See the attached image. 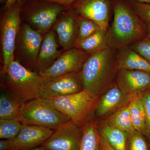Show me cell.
Here are the masks:
<instances>
[{
	"mask_svg": "<svg viewBox=\"0 0 150 150\" xmlns=\"http://www.w3.org/2000/svg\"><path fill=\"white\" fill-rule=\"evenodd\" d=\"M66 10L60 4L44 0H31L24 8L28 21L42 34L48 33L58 16Z\"/></svg>",
	"mask_w": 150,
	"mask_h": 150,
	"instance_id": "cell-7",
	"label": "cell"
},
{
	"mask_svg": "<svg viewBox=\"0 0 150 150\" xmlns=\"http://www.w3.org/2000/svg\"><path fill=\"white\" fill-rule=\"evenodd\" d=\"M54 26L59 44L65 51L74 47L77 40L78 23L74 15L68 11L62 13Z\"/></svg>",
	"mask_w": 150,
	"mask_h": 150,
	"instance_id": "cell-15",
	"label": "cell"
},
{
	"mask_svg": "<svg viewBox=\"0 0 150 150\" xmlns=\"http://www.w3.org/2000/svg\"><path fill=\"white\" fill-rule=\"evenodd\" d=\"M42 34L28 24H24L20 33V49L30 69H35L43 40Z\"/></svg>",
	"mask_w": 150,
	"mask_h": 150,
	"instance_id": "cell-13",
	"label": "cell"
},
{
	"mask_svg": "<svg viewBox=\"0 0 150 150\" xmlns=\"http://www.w3.org/2000/svg\"><path fill=\"white\" fill-rule=\"evenodd\" d=\"M150 64V39L146 37L144 39L132 43L129 46Z\"/></svg>",
	"mask_w": 150,
	"mask_h": 150,
	"instance_id": "cell-28",
	"label": "cell"
},
{
	"mask_svg": "<svg viewBox=\"0 0 150 150\" xmlns=\"http://www.w3.org/2000/svg\"><path fill=\"white\" fill-rule=\"evenodd\" d=\"M21 121L23 124L54 130L69 122V118L46 98L38 97L21 105Z\"/></svg>",
	"mask_w": 150,
	"mask_h": 150,
	"instance_id": "cell-5",
	"label": "cell"
},
{
	"mask_svg": "<svg viewBox=\"0 0 150 150\" xmlns=\"http://www.w3.org/2000/svg\"><path fill=\"white\" fill-rule=\"evenodd\" d=\"M115 50L108 47L89 56L80 71L83 89L99 96L110 86L118 70Z\"/></svg>",
	"mask_w": 150,
	"mask_h": 150,
	"instance_id": "cell-2",
	"label": "cell"
},
{
	"mask_svg": "<svg viewBox=\"0 0 150 150\" xmlns=\"http://www.w3.org/2000/svg\"><path fill=\"white\" fill-rule=\"evenodd\" d=\"M79 150H100V134L95 121L91 119L84 126Z\"/></svg>",
	"mask_w": 150,
	"mask_h": 150,
	"instance_id": "cell-23",
	"label": "cell"
},
{
	"mask_svg": "<svg viewBox=\"0 0 150 150\" xmlns=\"http://www.w3.org/2000/svg\"><path fill=\"white\" fill-rule=\"evenodd\" d=\"M131 98L115 85L109 88L97 105L95 112L98 117L111 115L130 101Z\"/></svg>",
	"mask_w": 150,
	"mask_h": 150,
	"instance_id": "cell-16",
	"label": "cell"
},
{
	"mask_svg": "<svg viewBox=\"0 0 150 150\" xmlns=\"http://www.w3.org/2000/svg\"><path fill=\"white\" fill-rule=\"evenodd\" d=\"M67 10L92 21L102 29L108 28L110 13L109 0H78Z\"/></svg>",
	"mask_w": 150,
	"mask_h": 150,
	"instance_id": "cell-11",
	"label": "cell"
},
{
	"mask_svg": "<svg viewBox=\"0 0 150 150\" xmlns=\"http://www.w3.org/2000/svg\"><path fill=\"white\" fill-rule=\"evenodd\" d=\"M129 103L110 115L105 121L108 124L125 131L128 134L135 130L131 121L129 111Z\"/></svg>",
	"mask_w": 150,
	"mask_h": 150,
	"instance_id": "cell-24",
	"label": "cell"
},
{
	"mask_svg": "<svg viewBox=\"0 0 150 150\" xmlns=\"http://www.w3.org/2000/svg\"><path fill=\"white\" fill-rule=\"evenodd\" d=\"M74 14L76 19L78 23L76 40H84L91 36L99 30L102 29L98 24L92 21L82 17L78 16Z\"/></svg>",
	"mask_w": 150,
	"mask_h": 150,
	"instance_id": "cell-25",
	"label": "cell"
},
{
	"mask_svg": "<svg viewBox=\"0 0 150 150\" xmlns=\"http://www.w3.org/2000/svg\"><path fill=\"white\" fill-rule=\"evenodd\" d=\"M142 96L146 117L145 135L150 140V89L144 93Z\"/></svg>",
	"mask_w": 150,
	"mask_h": 150,
	"instance_id": "cell-30",
	"label": "cell"
},
{
	"mask_svg": "<svg viewBox=\"0 0 150 150\" xmlns=\"http://www.w3.org/2000/svg\"><path fill=\"white\" fill-rule=\"evenodd\" d=\"M83 129L70 121L57 129L40 146L45 150H79Z\"/></svg>",
	"mask_w": 150,
	"mask_h": 150,
	"instance_id": "cell-8",
	"label": "cell"
},
{
	"mask_svg": "<svg viewBox=\"0 0 150 150\" xmlns=\"http://www.w3.org/2000/svg\"><path fill=\"white\" fill-rule=\"evenodd\" d=\"M12 139H2L0 141V150H11Z\"/></svg>",
	"mask_w": 150,
	"mask_h": 150,
	"instance_id": "cell-34",
	"label": "cell"
},
{
	"mask_svg": "<svg viewBox=\"0 0 150 150\" xmlns=\"http://www.w3.org/2000/svg\"><path fill=\"white\" fill-rule=\"evenodd\" d=\"M23 124L12 119H0V139H13L18 135Z\"/></svg>",
	"mask_w": 150,
	"mask_h": 150,
	"instance_id": "cell-26",
	"label": "cell"
},
{
	"mask_svg": "<svg viewBox=\"0 0 150 150\" xmlns=\"http://www.w3.org/2000/svg\"><path fill=\"white\" fill-rule=\"evenodd\" d=\"M99 96L83 89L67 96L47 99L59 111L79 127L83 128L92 119Z\"/></svg>",
	"mask_w": 150,
	"mask_h": 150,
	"instance_id": "cell-4",
	"label": "cell"
},
{
	"mask_svg": "<svg viewBox=\"0 0 150 150\" xmlns=\"http://www.w3.org/2000/svg\"><path fill=\"white\" fill-rule=\"evenodd\" d=\"M98 129L100 134L105 137L112 148L116 150H128V133L106 122L101 124Z\"/></svg>",
	"mask_w": 150,
	"mask_h": 150,
	"instance_id": "cell-20",
	"label": "cell"
},
{
	"mask_svg": "<svg viewBox=\"0 0 150 150\" xmlns=\"http://www.w3.org/2000/svg\"><path fill=\"white\" fill-rule=\"evenodd\" d=\"M129 5L143 20L150 23V4L129 1Z\"/></svg>",
	"mask_w": 150,
	"mask_h": 150,
	"instance_id": "cell-29",
	"label": "cell"
},
{
	"mask_svg": "<svg viewBox=\"0 0 150 150\" xmlns=\"http://www.w3.org/2000/svg\"><path fill=\"white\" fill-rule=\"evenodd\" d=\"M118 69L140 70L150 73V64L129 46L118 49L116 54Z\"/></svg>",
	"mask_w": 150,
	"mask_h": 150,
	"instance_id": "cell-18",
	"label": "cell"
},
{
	"mask_svg": "<svg viewBox=\"0 0 150 150\" xmlns=\"http://www.w3.org/2000/svg\"><path fill=\"white\" fill-rule=\"evenodd\" d=\"M28 0H6L4 6V9H7L11 7L16 4L24 5Z\"/></svg>",
	"mask_w": 150,
	"mask_h": 150,
	"instance_id": "cell-33",
	"label": "cell"
},
{
	"mask_svg": "<svg viewBox=\"0 0 150 150\" xmlns=\"http://www.w3.org/2000/svg\"><path fill=\"white\" fill-rule=\"evenodd\" d=\"M44 1L58 3L64 7L67 10L70 7L78 0H44Z\"/></svg>",
	"mask_w": 150,
	"mask_h": 150,
	"instance_id": "cell-31",
	"label": "cell"
},
{
	"mask_svg": "<svg viewBox=\"0 0 150 150\" xmlns=\"http://www.w3.org/2000/svg\"><path fill=\"white\" fill-rule=\"evenodd\" d=\"M100 150H116L112 148L108 143L105 137L100 134Z\"/></svg>",
	"mask_w": 150,
	"mask_h": 150,
	"instance_id": "cell-32",
	"label": "cell"
},
{
	"mask_svg": "<svg viewBox=\"0 0 150 150\" xmlns=\"http://www.w3.org/2000/svg\"><path fill=\"white\" fill-rule=\"evenodd\" d=\"M83 90L80 72L71 73L44 80L40 97L48 99L67 96Z\"/></svg>",
	"mask_w": 150,
	"mask_h": 150,
	"instance_id": "cell-10",
	"label": "cell"
},
{
	"mask_svg": "<svg viewBox=\"0 0 150 150\" xmlns=\"http://www.w3.org/2000/svg\"><path fill=\"white\" fill-rule=\"evenodd\" d=\"M91 55L73 48L62 53L50 67L38 73L46 80L73 73L81 71L83 66Z\"/></svg>",
	"mask_w": 150,
	"mask_h": 150,
	"instance_id": "cell-9",
	"label": "cell"
},
{
	"mask_svg": "<svg viewBox=\"0 0 150 150\" xmlns=\"http://www.w3.org/2000/svg\"><path fill=\"white\" fill-rule=\"evenodd\" d=\"M142 94L133 97L129 101V108L134 129L145 135L146 117Z\"/></svg>",
	"mask_w": 150,
	"mask_h": 150,
	"instance_id": "cell-21",
	"label": "cell"
},
{
	"mask_svg": "<svg viewBox=\"0 0 150 150\" xmlns=\"http://www.w3.org/2000/svg\"><path fill=\"white\" fill-rule=\"evenodd\" d=\"M26 150H45L43 148L40 147V146L38 147L34 148V149H31Z\"/></svg>",
	"mask_w": 150,
	"mask_h": 150,
	"instance_id": "cell-37",
	"label": "cell"
},
{
	"mask_svg": "<svg viewBox=\"0 0 150 150\" xmlns=\"http://www.w3.org/2000/svg\"><path fill=\"white\" fill-rule=\"evenodd\" d=\"M24 5L16 4L4 10L1 22V44L3 65L1 75L5 74L10 65L14 61L16 40L19 29L21 13Z\"/></svg>",
	"mask_w": 150,
	"mask_h": 150,
	"instance_id": "cell-6",
	"label": "cell"
},
{
	"mask_svg": "<svg viewBox=\"0 0 150 150\" xmlns=\"http://www.w3.org/2000/svg\"><path fill=\"white\" fill-rule=\"evenodd\" d=\"M146 27L147 29L148 37L150 39V23H147Z\"/></svg>",
	"mask_w": 150,
	"mask_h": 150,
	"instance_id": "cell-36",
	"label": "cell"
},
{
	"mask_svg": "<svg viewBox=\"0 0 150 150\" xmlns=\"http://www.w3.org/2000/svg\"><path fill=\"white\" fill-rule=\"evenodd\" d=\"M143 134L134 130L128 134V150H148L147 143Z\"/></svg>",
	"mask_w": 150,
	"mask_h": 150,
	"instance_id": "cell-27",
	"label": "cell"
},
{
	"mask_svg": "<svg viewBox=\"0 0 150 150\" xmlns=\"http://www.w3.org/2000/svg\"><path fill=\"white\" fill-rule=\"evenodd\" d=\"M2 76V89L20 104L40 97L44 79L35 71L14 60Z\"/></svg>",
	"mask_w": 150,
	"mask_h": 150,
	"instance_id": "cell-3",
	"label": "cell"
},
{
	"mask_svg": "<svg viewBox=\"0 0 150 150\" xmlns=\"http://www.w3.org/2000/svg\"><path fill=\"white\" fill-rule=\"evenodd\" d=\"M21 104L2 89L0 96V119H12L21 121Z\"/></svg>",
	"mask_w": 150,
	"mask_h": 150,
	"instance_id": "cell-22",
	"label": "cell"
},
{
	"mask_svg": "<svg viewBox=\"0 0 150 150\" xmlns=\"http://www.w3.org/2000/svg\"><path fill=\"white\" fill-rule=\"evenodd\" d=\"M6 1V0H0V2H1V4H5Z\"/></svg>",
	"mask_w": 150,
	"mask_h": 150,
	"instance_id": "cell-38",
	"label": "cell"
},
{
	"mask_svg": "<svg viewBox=\"0 0 150 150\" xmlns=\"http://www.w3.org/2000/svg\"><path fill=\"white\" fill-rule=\"evenodd\" d=\"M113 21L108 30V46L115 50L144 39L147 29L129 4L114 1Z\"/></svg>",
	"mask_w": 150,
	"mask_h": 150,
	"instance_id": "cell-1",
	"label": "cell"
},
{
	"mask_svg": "<svg viewBox=\"0 0 150 150\" xmlns=\"http://www.w3.org/2000/svg\"><path fill=\"white\" fill-rule=\"evenodd\" d=\"M54 132L48 128L23 124L18 135L12 139L11 150H26L40 146Z\"/></svg>",
	"mask_w": 150,
	"mask_h": 150,
	"instance_id": "cell-14",
	"label": "cell"
},
{
	"mask_svg": "<svg viewBox=\"0 0 150 150\" xmlns=\"http://www.w3.org/2000/svg\"><path fill=\"white\" fill-rule=\"evenodd\" d=\"M58 49L54 33L49 31L43 38L38 58L36 71L40 73L50 67L62 54Z\"/></svg>",
	"mask_w": 150,
	"mask_h": 150,
	"instance_id": "cell-17",
	"label": "cell"
},
{
	"mask_svg": "<svg viewBox=\"0 0 150 150\" xmlns=\"http://www.w3.org/2000/svg\"><path fill=\"white\" fill-rule=\"evenodd\" d=\"M116 76V85L131 98L150 89V73L147 72L118 69Z\"/></svg>",
	"mask_w": 150,
	"mask_h": 150,
	"instance_id": "cell-12",
	"label": "cell"
},
{
	"mask_svg": "<svg viewBox=\"0 0 150 150\" xmlns=\"http://www.w3.org/2000/svg\"><path fill=\"white\" fill-rule=\"evenodd\" d=\"M113 1H126V0H113ZM129 1H134L138 2L147 3L150 4V0H126Z\"/></svg>",
	"mask_w": 150,
	"mask_h": 150,
	"instance_id": "cell-35",
	"label": "cell"
},
{
	"mask_svg": "<svg viewBox=\"0 0 150 150\" xmlns=\"http://www.w3.org/2000/svg\"><path fill=\"white\" fill-rule=\"evenodd\" d=\"M108 47V30L103 29L99 30L84 40H76L74 46V48L89 55Z\"/></svg>",
	"mask_w": 150,
	"mask_h": 150,
	"instance_id": "cell-19",
	"label": "cell"
}]
</instances>
